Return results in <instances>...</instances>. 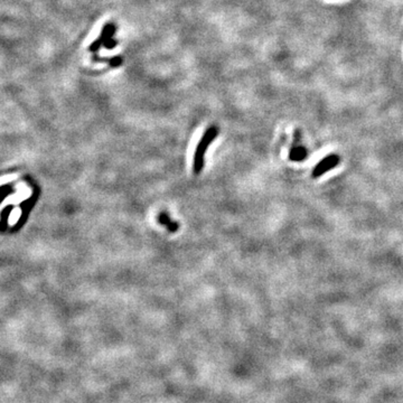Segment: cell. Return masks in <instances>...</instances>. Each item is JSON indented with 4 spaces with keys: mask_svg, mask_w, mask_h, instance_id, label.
<instances>
[{
    "mask_svg": "<svg viewBox=\"0 0 403 403\" xmlns=\"http://www.w3.org/2000/svg\"><path fill=\"white\" fill-rule=\"evenodd\" d=\"M219 132H220L219 127L211 126L209 129L205 130L203 137H201L197 146H196L193 158V171L195 175L200 174V171L203 170L204 157L206 151L210 148V146L213 142V140L218 138Z\"/></svg>",
    "mask_w": 403,
    "mask_h": 403,
    "instance_id": "6da1fadb",
    "label": "cell"
},
{
    "mask_svg": "<svg viewBox=\"0 0 403 403\" xmlns=\"http://www.w3.org/2000/svg\"><path fill=\"white\" fill-rule=\"evenodd\" d=\"M117 31V27L114 23H108L105 25V27L102 28V32L100 34V36L97 37L94 42H93L90 46H88V51L91 53H97L100 48L105 45L106 42L109 41L112 36L115 35V33Z\"/></svg>",
    "mask_w": 403,
    "mask_h": 403,
    "instance_id": "7a4b0ae2",
    "label": "cell"
},
{
    "mask_svg": "<svg viewBox=\"0 0 403 403\" xmlns=\"http://www.w3.org/2000/svg\"><path fill=\"white\" fill-rule=\"evenodd\" d=\"M157 220H158V222L161 225H164V227L171 233H175L179 230V224L175 222L174 220H171L170 216L165 212L159 213L158 216H157Z\"/></svg>",
    "mask_w": 403,
    "mask_h": 403,
    "instance_id": "3957f363",
    "label": "cell"
},
{
    "mask_svg": "<svg viewBox=\"0 0 403 403\" xmlns=\"http://www.w3.org/2000/svg\"><path fill=\"white\" fill-rule=\"evenodd\" d=\"M92 60L94 61V62H106V63H109V65L112 66V67H119V66H121V64L124 63V60H122V57H121V56H114V57L106 58V57L97 56L95 53L93 54Z\"/></svg>",
    "mask_w": 403,
    "mask_h": 403,
    "instance_id": "277c9868",
    "label": "cell"
},
{
    "mask_svg": "<svg viewBox=\"0 0 403 403\" xmlns=\"http://www.w3.org/2000/svg\"><path fill=\"white\" fill-rule=\"evenodd\" d=\"M305 157V152H304V149H301V148H298V149H296V150H292L291 151V154H290V158H291L292 160H300V159H303Z\"/></svg>",
    "mask_w": 403,
    "mask_h": 403,
    "instance_id": "5b68a950",
    "label": "cell"
},
{
    "mask_svg": "<svg viewBox=\"0 0 403 403\" xmlns=\"http://www.w3.org/2000/svg\"><path fill=\"white\" fill-rule=\"evenodd\" d=\"M117 45H118V41H116V39L110 38L109 41L106 42V44L103 46H105L107 50H112V48H115Z\"/></svg>",
    "mask_w": 403,
    "mask_h": 403,
    "instance_id": "8992f818",
    "label": "cell"
}]
</instances>
